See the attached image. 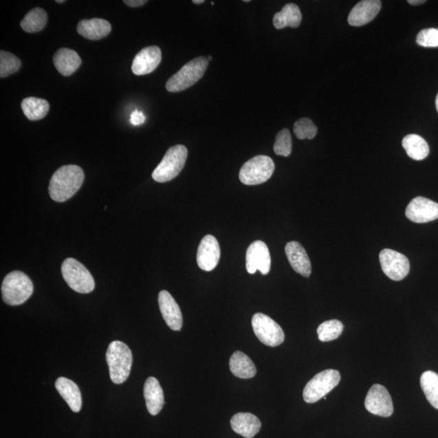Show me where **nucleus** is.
Returning a JSON list of instances; mask_svg holds the SVG:
<instances>
[{
  "label": "nucleus",
  "instance_id": "nucleus-42",
  "mask_svg": "<svg viewBox=\"0 0 438 438\" xmlns=\"http://www.w3.org/2000/svg\"><path fill=\"white\" fill-rule=\"evenodd\" d=\"M243 2L250 3V0H243Z\"/></svg>",
  "mask_w": 438,
  "mask_h": 438
},
{
  "label": "nucleus",
  "instance_id": "nucleus-36",
  "mask_svg": "<svg viewBox=\"0 0 438 438\" xmlns=\"http://www.w3.org/2000/svg\"><path fill=\"white\" fill-rule=\"evenodd\" d=\"M124 3L129 7L137 8L143 6L147 1L146 0H124Z\"/></svg>",
  "mask_w": 438,
  "mask_h": 438
},
{
  "label": "nucleus",
  "instance_id": "nucleus-4",
  "mask_svg": "<svg viewBox=\"0 0 438 438\" xmlns=\"http://www.w3.org/2000/svg\"><path fill=\"white\" fill-rule=\"evenodd\" d=\"M209 61L200 56L189 61L176 72L166 84V89L171 93L182 92L195 85L206 72Z\"/></svg>",
  "mask_w": 438,
  "mask_h": 438
},
{
  "label": "nucleus",
  "instance_id": "nucleus-2",
  "mask_svg": "<svg viewBox=\"0 0 438 438\" xmlns=\"http://www.w3.org/2000/svg\"><path fill=\"white\" fill-rule=\"evenodd\" d=\"M106 358L112 382L119 385L127 380L133 365V354L129 346L123 342H112L108 347Z\"/></svg>",
  "mask_w": 438,
  "mask_h": 438
},
{
  "label": "nucleus",
  "instance_id": "nucleus-12",
  "mask_svg": "<svg viewBox=\"0 0 438 438\" xmlns=\"http://www.w3.org/2000/svg\"><path fill=\"white\" fill-rule=\"evenodd\" d=\"M406 216L417 223L432 222L438 219V203L423 197H415L406 207Z\"/></svg>",
  "mask_w": 438,
  "mask_h": 438
},
{
  "label": "nucleus",
  "instance_id": "nucleus-8",
  "mask_svg": "<svg viewBox=\"0 0 438 438\" xmlns=\"http://www.w3.org/2000/svg\"><path fill=\"white\" fill-rule=\"evenodd\" d=\"M274 168V162L270 157L256 156L243 165L239 171V179L245 185L263 184L272 176Z\"/></svg>",
  "mask_w": 438,
  "mask_h": 438
},
{
  "label": "nucleus",
  "instance_id": "nucleus-41",
  "mask_svg": "<svg viewBox=\"0 0 438 438\" xmlns=\"http://www.w3.org/2000/svg\"><path fill=\"white\" fill-rule=\"evenodd\" d=\"M208 61H210L212 60V57L210 56L207 57Z\"/></svg>",
  "mask_w": 438,
  "mask_h": 438
},
{
  "label": "nucleus",
  "instance_id": "nucleus-31",
  "mask_svg": "<svg viewBox=\"0 0 438 438\" xmlns=\"http://www.w3.org/2000/svg\"><path fill=\"white\" fill-rule=\"evenodd\" d=\"M21 61L20 58L10 52H0V76L1 78L15 74L20 69Z\"/></svg>",
  "mask_w": 438,
  "mask_h": 438
},
{
  "label": "nucleus",
  "instance_id": "nucleus-14",
  "mask_svg": "<svg viewBox=\"0 0 438 438\" xmlns=\"http://www.w3.org/2000/svg\"><path fill=\"white\" fill-rule=\"evenodd\" d=\"M220 259V246L217 239L208 234L201 239L198 247L197 261L202 270L211 271L216 268Z\"/></svg>",
  "mask_w": 438,
  "mask_h": 438
},
{
  "label": "nucleus",
  "instance_id": "nucleus-3",
  "mask_svg": "<svg viewBox=\"0 0 438 438\" xmlns=\"http://www.w3.org/2000/svg\"><path fill=\"white\" fill-rule=\"evenodd\" d=\"M3 300L8 305L24 304L34 292V284L21 271H12L4 278L2 287Z\"/></svg>",
  "mask_w": 438,
  "mask_h": 438
},
{
  "label": "nucleus",
  "instance_id": "nucleus-21",
  "mask_svg": "<svg viewBox=\"0 0 438 438\" xmlns=\"http://www.w3.org/2000/svg\"><path fill=\"white\" fill-rule=\"evenodd\" d=\"M56 388L72 412L79 413L83 406V398L78 385L70 379L62 377L57 379Z\"/></svg>",
  "mask_w": 438,
  "mask_h": 438
},
{
  "label": "nucleus",
  "instance_id": "nucleus-38",
  "mask_svg": "<svg viewBox=\"0 0 438 438\" xmlns=\"http://www.w3.org/2000/svg\"><path fill=\"white\" fill-rule=\"evenodd\" d=\"M204 0H193V3L195 4H201L204 3Z\"/></svg>",
  "mask_w": 438,
  "mask_h": 438
},
{
  "label": "nucleus",
  "instance_id": "nucleus-35",
  "mask_svg": "<svg viewBox=\"0 0 438 438\" xmlns=\"http://www.w3.org/2000/svg\"><path fill=\"white\" fill-rule=\"evenodd\" d=\"M144 121H146V116L141 111H134L131 115V123L135 126L141 125Z\"/></svg>",
  "mask_w": 438,
  "mask_h": 438
},
{
  "label": "nucleus",
  "instance_id": "nucleus-13",
  "mask_svg": "<svg viewBox=\"0 0 438 438\" xmlns=\"http://www.w3.org/2000/svg\"><path fill=\"white\" fill-rule=\"evenodd\" d=\"M271 267V259L267 245L261 241L252 243L246 252V269L248 273L255 274L257 270L264 275L268 274Z\"/></svg>",
  "mask_w": 438,
  "mask_h": 438
},
{
  "label": "nucleus",
  "instance_id": "nucleus-22",
  "mask_svg": "<svg viewBox=\"0 0 438 438\" xmlns=\"http://www.w3.org/2000/svg\"><path fill=\"white\" fill-rule=\"evenodd\" d=\"M231 426L238 435L245 438H252L259 432L261 423L254 414L241 413L232 418Z\"/></svg>",
  "mask_w": 438,
  "mask_h": 438
},
{
  "label": "nucleus",
  "instance_id": "nucleus-39",
  "mask_svg": "<svg viewBox=\"0 0 438 438\" xmlns=\"http://www.w3.org/2000/svg\"><path fill=\"white\" fill-rule=\"evenodd\" d=\"M436 108H437V111L438 112V94L436 98Z\"/></svg>",
  "mask_w": 438,
  "mask_h": 438
},
{
  "label": "nucleus",
  "instance_id": "nucleus-17",
  "mask_svg": "<svg viewBox=\"0 0 438 438\" xmlns=\"http://www.w3.org/2000/svg\"><path fill=\"white\" fill-rule=\"evenodd\" d=\"M381 8L382 2L379 0H364L352 8L347 21L351 26H363L377 16Z\"/></svg>",
  "mask_w": 438,
  "mask_h": 438
},
{
  "label": "nucleus",
  "instance_id": "nucleus-18",
  "mask_svg": "<svg viewBox=\"0 0 438 438\" xmlns=\"http://www.w3.org/2000/svg\"><path fill=\"white\" fill-rule=\"evenodd\" d=\"M285 252L293 270L302 276L309 278L311 273V265L303 246L296 241L289 242L285 247Z\"/></svg>",
  "mask_w": 438,
  "mask_h": 438
},
{
  "label": "nucleus",
  "instance_id": "nucleus-32",
  "mask_svg": "<svg viewBox=\"0 0 438 438\" xmlns=\"http://www.w3.org/2000/svg\"><path fill=\"white\" fill-rule=\"evenodd\" d=\"M274 151L277 155L288 157L292 151V142L290 131L283 129L277 134L274 144Z\"/></svg>",
  "mask_w": 438,
  "mask_h": 438
},
{
  "label": "nucleus",
  "instance_id": "nucleus-6",
  "mask_svg": "<svg viewBox=\"0 0 438 438\" xmlns=\"http://www.w3.org/2000/svg\"><path fill=\"white\" fill-rule=\"evenodd\" d=\"M62 275L72 290L88 294L94 290L96 283L92 274L83 264L74 259H67L62 264Z\"/></svg>",
  "mask_w": 438,
  "mask_h": 438
},
{
  "label": "nucleus",
  "instance_id": "nucleus-33",
  "mask_svg": "<svg viewBox=\"0 0 438 438\" xmlns=\"http://www.w3.org/2000/svg\"><path fill=\"white\" fill-rule=\"evenodd\" d=\"M294 133L300 140L314 139L318 133V128L313 121L308 118H302L294 124Z\"/></svg>",
  "mask_w": 438,
  "mask_h": 438
},
{
  "label": "nucleus",
  "instance_id": "nucleus-27",
  "mask_svg": "<svg viewBox=\"0 0 438 438\" xmlns=\"http://www.w3.org/2000/svg\"><path fill=\"white\" fill-rule=\"evenodd\" d=\"M21 109L31 121L43 120L48 114L50 104L45 99L30 97L21 102Z\"/></svg>",
  "mask_w": 438,
  "mask_h": 438
},
{
  "label": "nucleus",
  "instance_id": "nucleus-25",
  "mask_svg": "<svg viewBox=\"0 0 438 438\" xmlns=\"http://www.w3.org/2000/svg\"><path fill=\"white\" fill-rule=\"evenodd\" d=\"M230 370L234 376L248 379L256 373L255 364L250 358L241 351H236L230 359Z\"/></svg>",
  "mask_w": 438,
  "mask_h": 438
},
{
  "label": "nucleus",
  "instance_id": "nucleus-40",
  "mask_svg": "<svg viewBox=\"0 0 438 438\" xmlns=\"http://www.w3.org/2000/svg\"><path fill=\"white\" fill-rule=\"evenodd\" d=\"M56 3H65L64 0H56Z\"/></svg>",
  "mask_w": 438,
  "mask_h": 438
},
{
  "label": "nucleus",
  "instance_id": "nucleus-11",
  "mask_svg": "<svg viewBox=\"0 0 438 438\" xmlns=\"http://www.w3.org/2000/svg\"><path fill=\"white\" fill-rule=\"evenodd\" d=\"M364 406L370 413L382 417H389L394 413V406L389 392L380 384L370 388Z\"/></svg>",
  "mask_w": 438,
  "mask_h": 438
},
{
  "label": "nucleus",
  "instance_id": "nucleus-28",
  "mask_svg": "<svg viewBox=\"0 0 438 438\" xmlns=\"http://www.w3.org/2000/svg\"><path fill=\"white\" fill-rule=\"evenodd\" d=\"M47 20L46 11L43 8H36L27 13L21 22V26L27 33H38L47 25Z\"/></svg>",
  "mask_w": 438,
  "mask_h": 438
},
{
  "label": "nucleus",
  "instance_id": "nucleus-1",
  "mask_svg": "<svg viewBox=\"0 0 438 438\" xmlns=\"http://www.w3.org/2000/svg\"><path fill=\"white\" fill-rule=\"evenodd\" d=\"M85 174L79 166H63L53 174L49 194L56 202H65L74 197L83 186Z\"/></svg>",
  "mask_w": 438,
  "mask_h": 438
},
{
  "label": "nucleus",
  "instance_id": "nucleus-19",
  "mask_svg": "<svg viewBox=\"0 0 438 438\" xmlns=\"http://www.w3.org/2000/svg\"><path fill=\"white\" fill-rule=\"evenodd\" d=\"M144 397L148 412L152 415L159 414L164 408L165 401L164 391L155 377H149L144 383Z\"/></svg>",
  "mask_w": 438,
  "mask_h": 438
},
{
  "label": "nucleus",
  "instance_id": "nucleus-7",
  "mask_svg": "<svg viewBox=\"0 0 438 438\" xmlns=\"http://www.w3.org/2000/svg\"><path fill=\"white\" fill-rule=\"evenodd\" d=\"M340 380L341 375L335 369L324 370L315 375L305 387L303 392L305 401L308 404H314L322 399L335 389Z\"/></svg>",
  "mask_w": 438,
  "mask_h": 438
},
{
  "label": "nucleus",
  "instance_id": "nucleus-37",
  "mask_svg": "<svg viewBox=\"0 0 438 438\" xmlns=\"http://www.w3.org/2000/svg\"><path fill=\"white\" fill-rule=\"evenodd\" d=\"M408 2L410 4V6H419V4L426 3L424 0H409Z\"/></svg>",
  "mask_w": 438,
  "mask_h": 438
},
{
  "label": "nucleus",
  "instance_id": "nucleus-30",
  "mask_svg": "<svg viewBox=\"0 0 438 438\" xmlns=\"http://www.w3.org/2000/svg\"><path fill=\"white\" fill-rule=\"evenodd\" d=\"M343 324L338 320H329L320 324L318 328L320 341L329 342L337 340L343 331Z\"/></svg>",
  "mask_w": 438,
  "mask_h": 438
},
{
  "label": "nucleus",
  "instance_id": "nucleus-29",
  "mask_svg": "<svg viewBox=\"0 0 438 438\" xmlns=\"http://www.w3.org/2000/svg\"><path fill=\"white\" fill-rule=\"evenodd\" d=\"M421 386L427 400L438 410V374L433 371L423 373Z\"/></svg>",
  "mask_w": 438,
  "mask_h": 438
},
{
  "label": "nucleus",
  "instance_id": "nucleus-15",
  "mask_svg": "<svg viewBox=\"0 0 438 438\" xmlns=\"http://www.w3.org/2000/svg\"><path fill=\"white\" fill-rule=\"evenodd\" d=\"M161 61L162 52L159 47H144L135 56L132 72L137 76L150 74L160 65Z\"/></svg>",
  "mask_w": 438,
  "mask_h": 438
},
{
  "label": "nucleus",
  "instance_id": "nucleus-5",
  "mask_svg": "<svg viewBox=\"0 0 438 438\" xmlns=\"http://www.w3.org/2000/svg\"><path fill=\"white\" fill-rule=\"evenodd\" d=\"M187 157V148L182 144L171 147L160 164L153 171V179L159 183L171 182L182 173Z\"/></svg>",
  "mask_w": 438,
  "mask_h": 438
},
{
  "label": "nucleus",
  "instance_id": "nucleus-26",
  "mask_svg": "<svg viewBox=\"0 0 438 438\" xmlns=\"http://www.w3.org/2000/svg\"><path fill=\"white\" fill-rule=\"evenodd\" d=\"M403 147L410 159L421 161L430 153V147L426 140L417 134L406 135L402 142Z\"/></svg>",
  "mask_w": 438,
  "mask_h": 438
},
{
  "label": "nucleus",
  "instance_id": "nucleus-24",
  "mask_svg": "<svg viewBox=\"0 0 438 438\" xmlns=\"http://www.w3.org/2000/svg\"><path fill=\"white\" fill-rule=\"evenodd\" d=\"M302 21L300 9L295 3H287L281 11L274 16L273 24L277 30H282L286 27L297 28Z\"/></svg>",
  "mask_w": 438,
  "mask_h": 438
},
{
  "label": "nucleus",
  "instance_id": "nucleus-20",
  "mask_svg": "<svg viewBox=\"0 0 438 438\" xmlns=\"http://www.w3.org/2000/svg\"><path fill=\"white\" fill-rule=\"evenodd\" d=\"M54 65L63 76H69L81 65V58L78 52L69 48L58 50L53 57Z\"/></svg>",
  "mask_w": 438,
  "mask_h": 438
},
{
  "label": "nucleus",
  "instance_id": "nucleus-10",
  "mask_svg": "<svg viewBox=\"0 0 438 438\" xmlns=\"http://www.w3.org/2000/svg\"><path fill=\"white\" fill-rule=\"evenodd\" d=\"M384 274L394 281H401L409 274L410 263L405 255L386 248L379 255Z\"/></svg>",
  "mask_w": 438,
  "mask_h": 438
},
{
  "label": "nucleus",
  "instance_id": "nucleus-16",
  "mask_svg": "<svg viewBox=\"0 0 438 438\" xmlns=\"http://www.w3.org/2000/svg\"><path fill=\"white\" fill-rule=\"evenodd\" d=\"M159 305L162 318L168 326L175 331H179L183 326V316L179 307L168 291L159 295Z\"/></svg>",
  "mask_w": 438,
  "mask_h": 438
},
{
  "label": "nucleus",
  "instance_id": "nucleus-34",
  "mask_svg": "<svg viewBox=\"0 0 438 438\" xmlns=\"http://www.w3.org/2000/svg\"><path fill=\"white\" fill-rule=\"evenodd\" d=\"M417 43L424 47H438V29H424L417 35Z\"/></svg>",
  "mask_w": 438,
  "mask_h": 438
},
{
  "label": "nucleus",
  "instance_id": "nucleus-9",
  "mask_svg": "<svg viewBox=\"0 0 438 438\" xmlns=\"http://www.w3.org/2000/svg\"><path fill=\"white\" fill-rule=\"evenodd\" d=\"M252 326L255 336L266 346L277 347L285 340L281 327L267 315L256 314L252 317Z\"/></svg>",
  "mask_w": 438,
  "mask_h": 438
},
{
  "label": "nucleus",
  "instance_id": "nucleus-23",
  "mask_svg": "<svg viewBox=\"0 0 438 438\" xmlns=\"http://www.w3.org/2000/svg\"><path fill=\"white\" fill-rule=\"evenodd\" d=\"M111 25L101 18L80 21L78 25V32L83 37L89 40H99L107 37L111 33Z\"/></svg>",
  "mask_w": 438,
  "mask_h": 438
}]
</instances>
